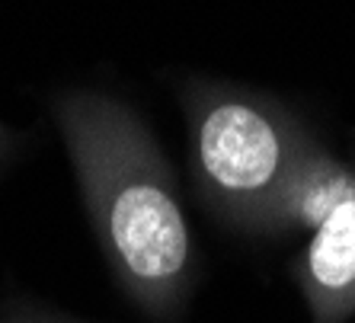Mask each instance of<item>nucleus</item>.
I'll return each mask as SVG.
<instances>
[{"label":"nucleus","instance_id":"f257e3e1","mask_svg":"<svg viewBox=\"0 0 355 323\" xmlns=\"http://www.w3.org/2000/svg\"><path fill=\"white\" fill-rule=\"evenodd\" d=\"M55 122L119 288L150 323H180L198 256L157 138L132 106L96 90L64 93Z\"/></svg>","mask_w":355,"mask_h":323},{"label":"nucleus","instance_id":"f03ea898","mask_svg":"<svg viewBox=\"0 0 355 323\" xmlns=\"http://www.w3.org/2000/svg\"><path fill=\"white\" fill-rule=\"evenodd\" d=\"M196 189L221 221L257 234L269 199L314 134L285 106L234 83L182 87Z\"/></svg>","mask_w":355,"mask_h":323},{"label":"nucleus","instance_id":"7ed1b4c3","mask_svg":"<svg viewBox=\"0 0 355 323\" xmlns=\"http://www.w3.org/2000/svg\"><path fill=\"white\" fill-rule=\"evenodd\" d=\"M311 323H346L355 317V186L311 231V241L291 263Z\"/></svg>","mask_w":355,"mask_h":323},{"label":"nucleus","instance_id":"20e7f679","mask_svg":"<svg viewBox=\"0 0 355 323\" xmlns=\"http://www.w3.org/2000/svg\"><path fill=\"white\" fill-rule=\"evenodd\" d=\"M355 186V166L343 164L317 138L301 148L288 176L282 180L259 218V237H285L297 231H317L327 215Z\"/></svg>","mask_w":355,"mask_h":323},{"label":"nucleus","instance_id":"39448f33","mask_svg":"<svg viewBox=\"0 0 355 323\" xmlns=\"http://www.w3.org/2000/svg\"><path fill=\"white\" fill-rule=\"evenodd\" d=\"M0 323H80V320L58 314V311H49L42 304H33V301L17 298L0 311Z\"/></svg>","mask_w":355,"mask_h":323},{"label":"nucleus","instance_id":"423d86ee","mask_svg":"<svg viewBox=\"0 0 355 323\" xmlns=\"http://www.w3.org/2000/svg\"><path fill=\"white\" fill-rule=\"evenodd\" d=\"M17 148H19V134H13L7 125H0V166L17 154Z\"/></svg>","mask_w":355,"mask_h":323}]
</instances>
